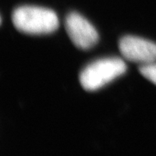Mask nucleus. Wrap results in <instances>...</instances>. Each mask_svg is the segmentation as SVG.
<instances>
[{"mask_svg": "<svg viewBox=\"0 0 156 156\" xmlns=\"http://www.w3.org/2000/svg\"><path fill=\"white\" fill-rule=\"evenodd\" d=\"M12 22L17 30L30 35H42L54 32L59 26L56 14L51 10L22 6L12 14Z\"/></svg>", "mask_w": 156, "mask_h": 156, "instance_id": "nucleus-1", "label": "nucleus"}, {"mask_svg": "<svg viewBox=\"0 0 156 156\" xmlns=\"http://www.w3.org/2000/svg\"><path fill=\"white\" fill-rule=\"evenodd\" d=\"M127 69L120 58H105L86 67L80 75L82 87L88 91H95L123 75Z\"/></svg>", "mask_w": 156, "mask_h": 156, "instance_id": "nucleus-2", "label": "nucleus"}, {"mask_svg": "<svg viewBox=\"0 0 156 156\" xmlns=\"http://www.w3.org/2000/svg\"><path fill=\"white\" fill-rule=\"evenodd\" d=\"M65 28L73 44L81 50H89L98 41V33L93 25L77 13L68 15Z\"/></svg>", "mask_w": 156, "mask_h": 156, "instance_id": "nucleus-3", "label": "nucleus"}, {"mask_svg": "<svg viewBox=\"0 0 156 156\" xmlns=\"http://www.w3.org/2000/svg\"><path fill=\"white\" fill-rule=\"evenodd\" d=\"M119 49L123 57L130 62L144 65L156 61V44L147 40L125 37L121 39Z\"/></svg>", "mask_w": 156, "mask_h": 156, "instance_id": "nucleus-4", "label": "nucleus"}, {"mask_svg": "<svg viewBox=\"0 0 156 156\" xmlns=\"http://www.w3.org/2000/svg\"><path fill=\"white\" fill-rule=\"evenodd\" d=\"M140 72L148 81L156 85V63L152 62L142 65L140 68Z\"/></svg>", "mask_w": 156, "mask_h": 156, "instance_id": "nucleus-5", "label": "nucleus"}]
</instances>
